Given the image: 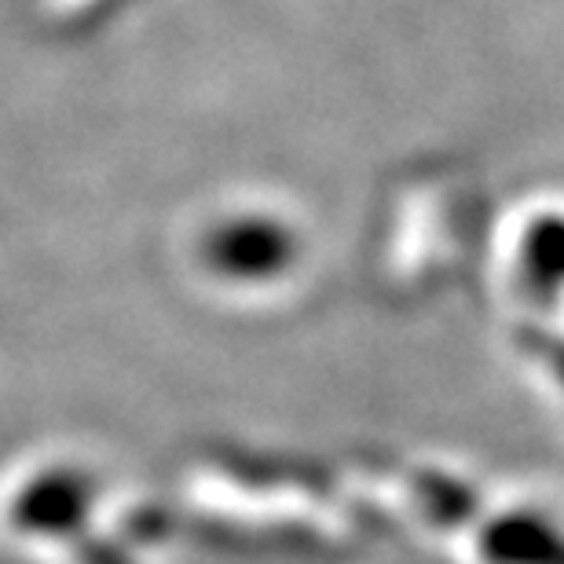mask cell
<instances>
[{"instance_id": "obj_1", "label": "cell", "mask_w": 564, "mask_h": 564, "mask_svg": "<svg viewBox=\"0 0 564 564\" xmlns=\"http://www.w3.org/2000/svg\"><path fill=\"white\" fill-rule=\"evenodd\" d=\"M96 506V480L74 466L44 469L11 502V524L22 535L41 539H77L88 532V517Z\"/></svg>"}, {"instance_id": "obj_2", "label": "cell", "mask_w": 564, "mask_h": 564, "mask_svg": "<svg viewBox=\"0 0 564 564\" xmlns=\"http://www.w3.org/2000/svg\"><path fill=\"white\" fill-rule=\"evenodd\" d=\"M480 550L491 564H564V532L532 513H510L484 528Z\"/></svg>"}, {"instance_id": "obj_3", "label": "cell", "mask_w": 564, "mask_h": 564, "mask_svg": "<svg viewBox=\"0 0 564 564\" xmlns=\"http://www.w3.org/2000/svg\"><path fill=\"white\" fill-rule=\"evenodd\" d=\"M209 261L235 279L272 275L282 261V239L279 235H264L261 228H231L213 239Z\"/></svg>"}, {"instance_id": "obj_4", "label": "cell", "mask_w": 564, "mask_h": 564, "mask_svg": "<svg viewBox=\"0 0 564 564\" xmlns=\"http://www.w3.org/2000/svg\"><path fill=\"white\" fill-rule=\"evenodd\" d=\"M70 543H74V557H77V564H137V561H132V557L126 554V546L115 543V539L82 532L77 539H70Z\"/></svg>"}, {"instance_id": "obj_5", "label": "cell", "mask_w": 564, "mask_h": 564, "mask_svg": "<svg viewBox=\"0 0 564 564\" xmlns=\"http://www.w3.org/2000/svg\"><path fill=\"white\" fill-rule=\"evenodd\" d=\"M546 359H550V367H554L557 375L564 378V345H557V341L550 345V348H546Z\"/></svg>"}]
</instances>
